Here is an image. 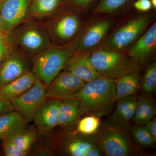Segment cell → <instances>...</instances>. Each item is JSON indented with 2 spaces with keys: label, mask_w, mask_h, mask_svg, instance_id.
I'll list each match as a JSON object with an SVG mask.
<instances>
[{
  "label": "cell",
  "mask_w": 156,
  "mask_h": 156,
  "mask_svg": "<svg viewBox=\"0 0 156 156\" xmlns=\"http://www.w3.org/2000/svg\"><path fill=\"white\" fill-rule=\"evenodd\" d=\"M76 97L81 115L104 116L111 112L117 101L115 86L112 79L100 76L86 83Z\"/></svg>",
  "instance_id": "obj_1"
},
{
  "label": "cell",
  "mask_w": 156,
  "mask_h": 156,
  "mask_svg": "<svg viewBox=\"0 0 156 156\" xmlns=\"http://www.w3.org/2000/svg\"><path fill=\"white\" fill-rule=\"evenodd\" d=\"M92 65L100 76L115 79L139 71V65L125 51L101 46L91 51Z\"/></svg>",
  "instance_id": "obj_2"
},
{
  "label": "cell",
  "mask_w": 156,
  "mask_h": 156,
  "mask_svg": "<svg viewBox=\"0 0 156 156\" xmlns=\"http://www.w3.org/2000/svg\"><path fill=\"white\" fill-rule=\"evenodd\" d=\"M75 52L73 41L62 46L51 45L36 56L32 72L37 80L48 86L64 69Z\"/></svg>",
  "instance_id": "obj_3"
},
{
  "label": "cell",
  "mask_w": 156,
  "mask_h": 156,
  "mask_svg": "<svg viewBox=\"0 0 156 156\" xmlns=\"http://www.w3.org/2000/svg\"><path fill=\"white\" fill-rule=\"evenodd\" d=\"M154 13H141L122 23L109 34L102 46L125 51L151 25Z\"/></svg>",
  "instance_id": "obj_4"
},
{
  "label": "cell",
  "mask_w": 156,
  "mask_h": 156,
  "mask_svg": "<svg viewBox=\"0 0 156 156\" xmlns=\"http://www.w3.org/2000/svg\"><path fill=\"white\" fill-rule=\"evenodd\" d=\"M113 23V19L109 14L93 15L84 24L80 34L73 41L75 51H92L100 47L109 34Z\"/></svg>",
  "instance_id": "obj_5"
},
{
  "label": "cell",
  "mask_w": 156,
  "mask_h": 156,
  "mask_svg": "<svg viewBox=\"0 0 156 156\" xmlns=\"http://www.w3.org/2000/svg\"><path fill=\"white\" fill-rule=\"evenodd\" d=\"M7 38L10 44L19 46L31 55H37L52 45L50 35L44 29L35 23L23 26Z\"/></svg>",
  "instance_id": "obj_6"
},
{
  "label": "cell",
  "mask_w": 156,
  "mask_h": 156,
  "mask_svg": "<svg viewBox=\"0 0 156 156\" xmlns=\"http://www.w3.org/2000/svg\"><path fill=\"white\" fill-rule=\"evenodd\" d=\"M80 14L70 9L59 12L52 20L49 35L56 44L62 46L73 41L84 25Z\"/></svg>",
  "instance_id": "obj_7"
},
{
  "label": "cell",
  "mask_w": 156,
  "mask_h": 156,
  "mask_svg": "<svg viewBox=\"0 0 156 156\" xmlns=\"http://www.w3.org/2000/svg\"><path fill=\"white\" fill-rule=\"evenodd\" d=\"M46 85L36 79L33 86L28 91L10 101L14 110L27 122L33 121L37 112L46 101Z\"/></svg>",
  "instance_id": "obj_8"
},
{
  "label": "cell",
  "mask_w": 156,
  "mask_h": 156,
  "mask_svg": "<svg viewBox=\"0 0 156 156\" xmlns=\"http://www.w3.org/2000/svg\"><path fill=\"white\" fill-rule=\"evenodd\" d=\"M123 128L111 124L101 128L97 136L98 147L106 156H128L133 149Z\"/></svg>",
  "instance_id": "obj_9"
},
{
  "label": "cell",
  "mask_w": 156,
  "mask_h": 156,
  "mask_svg": "<svg viewBox=\"0 0 156 156\" xmlns=\"http://www.w3.org/2000/svg\"><path fill=\"white\" fill-rule=\"evenodd\" d=\"M85 83L70 72L64 70L48 85L47 97L59 100L76 97Z\"/></svg>",
  "instance_id": "obj_10"
},
{
  "label": "cell",
  "mask_w": 156,
  "mask_h": 156,
  "mask_svg": "<svg viewBox=\"0 0 156 156\" xmlns=\"http://www.w3.org/2000/svg\"><path fill=\"white\" fill-rule=\"evenodd\" d=\"M32 0H1L0 13L4 33H8L25 22L29 15Z\"/></svg>",
  "instance_id": "obj_11"
},
{
  "label": "cell",
  "mask_w": 156,
  "mask_h": 156,
  "mask_svg": "<svg viewBox=\"0 0 156 156\" xmlns=\"http://www.w3.org/2000/svg\"><path fill=\"white\" fill-rule=\"evenodd\" d=\"M126 51L127 55L138 63L140 69L147 63L156 54L155 21Z\"/></svg>",
  "instance_id": "obj_12"
},
{
  "label": "cell",
  "mask_w": 156,
  "mask_h": 156,
  "mask_svg": "<svg viewBox=\"0 0 156 156\" xmlns=\"http://www.w3.org/2000/svg\"><path fill=\"white\" fill-rule=\"evenodd\" d=\"M27 62L22 54L11 48L0 66V89L29 71Z\"/></svg>",
  "instance_id": "obj_13"
},
{
  "label": "cell",
  "mask_w": 156,
  "mask_h": 156,
  "mask_svg": "<svg viewBox=\"0 0 156 156\" xmlns=\"http://www.w3.org/2000/svg\"><path fill=\"white\" fill-rule=\"evenodd\" d=\"M90 53L91 51L76 50L63 70L70 72L85 83L99 77L91 62Z\"/></svg>",
  "instance_id": "obj_14"
},
{
  "label": "cell",
  "mask_w": 156,
  "mask_h": 156,
  "mask_svg": "<svg viewBox=\"0 0 156 156\" xmlns=\"http://www.w3.org/2000/svg\"><path fill=\"white\" fill-rule=\"evenodd\" d=\"M61 101L52 99L45 101L34 117L36 127L40 132H50L58 125V113Z\"/></svg>",
  "instance_id": "obj_15"
},
{
  "label": "cell",
  "mask_w": 156,
  "mask_h": 156,
  "mask_svg": "<svg viewBox=\"0 0 156 156\" xmlns=\"http://www.w3.org/2000/svg\"><path fill=\"white\" fill-rule=\"evenodd\" d=\"M137 99L135 94L118 99L115 110L111 117V124L124 129L129 128L135 113Z\"/></svg>",
  "instance_id": "obj_16"
},
{
  "label": "cell",
  "mask_w": 156,
  "mask_h": 156,
  "mask_svg": "<svg viewBox=\"0 0 156 156\" xmlns=\"http://www.w3.org/2000/svg\"><path fill=\"white\" fill-rule=\"evenodd\" d=\"M36 80L33 73L29 72L2 87L0 94L11 101L28 91L33 86Z\"/></svg>",
  "instance_id": "obj_17"
},
{
  "label": "cell",
  "mask_w": 156,
  "mask_h": 156,
  "mask_svg": "<svg viewBox=\"0 0 156 156\" xmlns=\"http://www.w3.org/2000/svg\"><path fill=\"white\" fill-rule=\"evenodd\" d=\"M156 113L155 101L151 95L142 93L137 97L136 109L133 118L135 125H145L154 117Z\"/></svg>",
  "instance_id": "obj_18"
},
{
  "label": "cell",
  "mask_w": 156,
  "mask_h": 156,
  "mask_svg": "<svg viewBox=\"0 0 156 156\" xmlns=\"http://www.w3.org/2000/svg\"><path fill=\"white\" fill-rule=\"evenodd\" d=\"M80 102L76 97L61 101L58 113V125L68 127L76 125L81 117Z\"/></svg>",
  "instance_id": "obj_19"
},
{
  "label": "cell",
  "mask_w": 156,
  "mask_h": 156,
  "mask_svg": "<svg viewBox=\"0 0 156 156\" xmlns=\"http://www.w3.org/2000/svg\"><path fill=\"white\" fill-rule=\"evenodd\" d=\"M66 0H32L29 9L31 17H43L56 14L66 4Z\"/></svg>",
  "instance_id": "obj_20"
},
{
  "label": "cell",
  "mask_w": 156,
  "mask_h": 156,
  "mask_svg": "<svg viewBox=\"0 0 156 156\" xmlns=\"http://www.w3.org/2000/svg\"><path fill=\"white\" fill-rule=\"evenodd\" d=\"M37 131L34 126L27 125L18 128L6 137L23 151L28 153L36 138Z\"/></svg>",
  "instance_id": "obj_21"
},
{
  "label": "cell",
  "mask_w": 156,
  "mask_h": 156,
  "mask_svg": "<svg viewBox=\"0 0 156 156\" xmlns=\"http://www.w3.org/2000/svg\"><path fill=\"white\" fill-rule=\"evenodd\" d=\"M139 71L134 72L115 79H112L115 86L117 100L135 94L139 87Z\"/></svg>",
  "instance_id": "obj_22"
},
{
  "label": "cell",
  "mask_w": 156,
  "mask_h": 156,
  "mask_svg": "<svg viewBox=\"0 0 156 156\" xmlns=\"http://www.w3.org/2000/svg\"><path fill=\"white\" fill-rule=\"evenodd\" d=\"M27 123L14 110L0 115V140L6 138L12 132Z\"/></svg>",
  "instance_id": "obj_23"
},
{
  "label": "cell",
  "mask_w": 156,
  "mask_h": 156,
  "mask_svg": "<svg viewBox=\"0 0 156 156\" xmlns=\"http://www.w3.org/2000/svg\"><path fill=\"white\" fill-rule=\"evenodd\" d=\"M135 0H99L92 11V15L112 14L123 10Z\"/></svg>",
  "instance_id": "obj_24"
},
{
  "label": "cell",
  "mask_w": 156,
  "mask_h": 156,
  "mask_svg": "<svg viewBox=\"0 0 156 156\" xmlns=\"http://www.w3.org/2000/svg\"><path fill=\"white\" fill-rule=\"evenodd\" d=\"M140 87L143 93L151 95L156 89V62L153 61L148 64L143 76Z\"/></svg>",
  "instance_id": "obj_25"
},
{
  "label": "cell",
  "mask_w": 156,
  "mask_h": 156,
  "mask_svg": "<svg viewBox=\"0 0 156 156\" xmlns=\"http://www.w3.org/2000/svg\"><path fill=\"white\" fill-rule=\"evenodd\" d=\"M90 138H77L71 140L66 147V152L72 156H85L87 150L95 144Z\"/></svg>",
  "instance_id": "obj_26"
},
{
  "label": "cell",
  "mask_w": 156,
  "mask_h": 156,
  "mask_svg": "<svg viewBox=\"0 0 156 156\" xmlns=\"http://www.w3.org/2000/svg\"><path fill=\"white\" fill-rule=\"evenodd\" d=\"M99 117L89 115L79 121L77 131L80 134L85 135H91L95 134L100 127Z\"/></svg>",
  "instance_id": "obj_27"
},
{
  "label": "cell",
  "mask_w": 156,
  "mask_h": 156,
  "mask_svg": "<svg viewBox=\"0 0 156 156\" xmlns=\"http://www.w3.org/2000/svg\"><path fill=\"white\" fill-rule=\"evenodd\" d=\"M129 128L134 139L138 144L147 147L154 145V141L144 127L134 125L130 126Z\"/></svg>",
  "instance_id": "obj_28"
},
{
  "label": "cell",
  "mask_w": 156,
  "mask_h": 156,
  "mask_svg": "<svg viewBox=\"0 0 156 156\" xmlns=\"http://www.w3.org/2000/svg\"><path fill=\"white\" fill-rule=\"evenodd\" d=\"M95 0H66V5L69 6L70 10L81 14L89 11Z\"/></svg>",
  "instance_id": "obj_29"
},
{
  "label": "cell",
  "mask_w": 156,
  "mask_h": 156,
  "mask_svg": "<svg viewBox=\"0 0 156 156\" xmlns=\"http://www.w3.org/2000/svg\"><path fill=\"white\" fill-rule=\"evenodd\" d=\"M4 153L6 156H24L27 153L23 151L9 140L5 138L2 140Z\"/></svg>",
  "instance_id": "obj_30"
},
{
  "label": "cell",
  "mask_w": 156,
  "mask_h": 156,
  "mask_svg": "<svg viewBox=\"0 0 156 156\" xmlns=\"http://www.w3.org/2000/svg\"><path fill=\"white\" fill-rule=\"evenodd\" d=\"M11 48L7 35L2 34L0 36V66L8 55Z\"/></svg>",
  "instance_id": "obj_31"
},
{
  "label": "cell",
  "mask_w": 156,
  "mask_h": 156,
  "mask_svg": "<svg viewBox=\"0 0 156 156\" xmlns=\"http://www.w3.org/2000/svg\"><path fill=\"white\" fill-rule=\"evenodd\" d=\"M136 11L141 13H147L152 9L151 0H136L132 3Z\"/></svg>",
  "instance_id": "obj_32"
},
{
  "label": "cell",
  "mask_w": 156,
  "mask_h": 156,
  "mask_svg": "<svg viewBox=\"0 0 156 156\" xmlns=\"http://www.w3.org/2000/svg\"><path fill=\"white\" fill-rule=\"evenodd\" d=\"M144 128L151 136L155 143L156 142V118L154 117L145 124Z\"/></svg>",
  "instance_id": "obj_33"
},
{
  "label": "cell",
  "mask_w": 156,
  "mask_h": 156,
  "mask_svg": "<svg viewBox=\"0 0 156 156\" xmlns=\"http://www.w3.org/2000/svg\"><path fill=\"white\" fill-rule=\"evenodd\" d=\"M13 110L11 101L3 97L0 94V115Z\"/></svg>",
  "instance_id": "obj_34"
},
{
  "label": "cell",
  "mask_w": 156,
  "mask_h": 156,
  "mask_svg": "<svg viewBox=\"0 0 156 156\" xmlns=\"http://www.w3.org/2000/svg\"><path fill=\"white\" fill-rule=\"evenodd\" d=\"M101 154V150L95 144L87 150L85 156H100Z\"/></svg>",
  "instance_id": "obj_35"
},
{
  "label": "cell",
  "mask_w": 156,
  "mask_h": 156,
  "mask_svg": "<svg viewBox=\"0 0 156 156\" xmlns=\"http://www.w3.org/2000/svg\"><path fill=\"white\" fill-rule=\"evenodd\" d=\"M4 33L2 18L0 13V34Z\"/></svg>",
  "instance_id": "obj_36"
},
{
  "label": "cell",
  "mask_w": 156,
  "mask_h": 156,
  "mask_svg": "<svg viewBox=\"0 0 156 156\" xmlns=\"http://www.w3.org/2000/svg\"><path fill=\"white\" fill-rule=\"evenodd\" d=\"M152 8L154 9H156V0H151Z\"/></svg>",
  "instance_id": "obj_37"
},
{
  "label": "cell",
  "mask_w": 156,
  "mask_h": 156,
  "mask_svg": "<svg viewBox=\"0 0 156 156\" xmlns=\"http://www.w3.org/2000/svg\"><path fill=\"white\" fill-rule=\"evenodd\" d=\"M1 0H0V2H1Z\"/></svg>",
  "instance_id": "obj_38"
},
{
  "label": "cell",
  "mask_w": 156,
  "mask_h": 156,
  "mask_svg": "<svg viewBox=\"0 0 156 156\" xmlns=\"http://www.w3.org/2000/svg\"><path fill=\"white\" fill-rule=\"evenodd\" d=\"M1 34H0V36H1Z\"/></svg>",
  "instance_id": "obj_39"
}]
</instances>
